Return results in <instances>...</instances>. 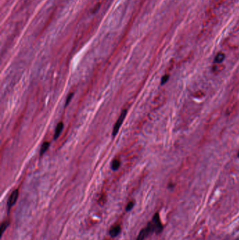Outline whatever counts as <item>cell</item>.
<instances>
[{
  "mask_svg": "<svg viewBox=\"0 0 239 240\" xmlns=\"http://www.w3.org/2000/svg\"><path fill=\"white\" fill-rule=\"evenodd\" d=\"M126 115H127V110H124L121 112V113L119 117L118 118L117 122H116L114 124V126L113 131H112V136L114 137H115L118 133V132H119L121 126L123 122H124L125 118H126Z\"/></svg>",
  "mask_w": 239,
  "mask_h": 240,
  "instance_id": "obj_1",
  "label": "cell"
},
{
  "mask_svg": "<svg viewBox=\"0 0 239 240\" xmlns=\"http://www.w3.org/2000/svg\"><path fill=\"white\" fill-rule=\"evenodd\" d=\"M153 232H155L154 227V225H153L152 223L150 222L149 224L147 225V227L143 228V229L140 232L136 240H145L146 237H147L150 233H152Z\"/></svg>",
  "mask_w": 239,
  "mask_h": 240,
  "instance_id": "obj_2",
  "label": "cell"
},
{
  "mask_svg": "<svg viewBox=\"0 0 239 240\" xmlns=\"http://www.w3.org/2000/svg\"><path fill=\"white\" fill-rule=\"evenodd\" d=\"M152 224L154 227L155 232L159 234V233L161 232L162 230H163V225L161 222V220H160V217L159 213H156L155 215L153 217V220H152Z\"/></svg>",
  "mask_w": 239,
  "mask_h": 240,
  "instance_id": "obj_3",
  "label": "cell"
},
{
  "mask_svg": "<svg viewBox=\"0 0 239 240\" xmlns=\"http://www.w3.org/2000/svg\"><path fill=\"white\" fill-rule=\"evenodd\" d=\"M18 195H19V192H18V190H14L12 193H11V195H10V197H9V200H8L9 209L11 208V207H12L13 205L16 204V202H17V199L18 198Z\"/></svg>",
  "mask_w": 239,
  "mask_h": 240,
  "instance_id": "obj_4",
  "label": "cell"
},
{
  "mask_svg": "<svg viewBox=\"0 0 239 240\" xmlns=\"http://www.w3.org/2000/svg\"><path fill=\"white\" fill-rule=\"evenodd\" d=\"M121 230V228L120 225L113 226L110 230V235L112 237V238H114V237H117L118 235H119Z\"/></svg>",
  "mask_w": 239,
  "mask_h": 240,
  "instance_id": "obj_5",
  "label": "cell"
},
{
  "mask_svg": "<svg viewBox=\"0 0 239 240\" xmlns=\"http://www.w3.org/2000/svg\"><path fill=\"white\" fill-rule=\"evenodd\" d=\"M62 129H63V123L62 122H60V123L58 124L56 128H55V133H54V139H57L59 137V136L61 133Z\"/></svg>",
  "mask_w": 239,
  "mask_h": 240,
  "instance_id": "obj_6",
  "label": "cell"
},
{
  "mask_svg": "<svg viewBox=\"0 0 239 240\" xmlns=\"http://www.w3.org/2000/svg\"><path fill=\"white\" fill-rule=\"evenodd\" d=\"M225 58V55L223 53H219V54H217V56L215 58V63H216L217 64L222 63V62L224 61V60Z\"/></svg>",
  "mask_w": 239,
  "mask_h": 240,
  "instance_id": "obj_7",
  "label": "cell"
},
{
  "mask_svg": "<svg viewBox=\"0 0 239 240\" xmlns=\"http://www.w3.org/2000/svg\"><path fill=\"white\" fill-rule=\"evenodd\" d=\"M121 165V161L119 159H115L112 162V169L113 171H117V169H119Z\"/></svg>",
  "mask_w": 239,
  "mask_h": 240,
  "instance_id": "obj_8",
  "label": "cell"
},
{
  "mask_svg": "<svg viewBox=\"0 0 239 240\" xmlns=\"http://www.w3.org/2000/svg\"><path fill=\"white\" fill-rule=\"evenodd\" d=\"M50 146V143L48 142H44L42 144L40 149V155H43L45 152L47 151V150L48 149V147Z\"/></svg>",
  "mask_w": 239,
  "mask_h": 240,
  "instance_id": "obj_9",
  "label": "cell"
},
{
  "mask_svg": "<svg viewBox=\"0 0 239 240\" xmlns=\"http://www.w3.org/2000/svg\"><path fill=\"white\" fill-rule=\"evenodd\" d=\"M9 225V221H4V222L2 223V224L1 225V232H2V235L3 234L4 232L5 231V230L7 228V227Z\"/></svg>",
  "mask_w": 239,
  "mask_h": 240,
  "instance_id": "obj_10",
  "label": "cell"
},
{
  "mask_svg": "<svg viewBox=\"0 0 239 240\" xmlns=\"http://www.w3.org/2000/svg\"><path fill=\"white\" fill-rule=\"evenodd\" d=\"M134 204H135V203H134V202H133V201H132V202H130L126 206V211H131V210L133 209V207L134 206Z\"/></svg>",
  "mask_w": 239,
  "mask_h": 240,
  "instance_id": "obj_11",
  "label": "cell"
},
{
  "mask_svg": "<svg viewBox=\"0 0 239 240\" xmlns=\"http://www.w3.org/2000/svg\"><path fill=\"white\" fill-rule=\"evenodd\" d=\"M169 75H164L163 77H162V79H161V85H163V84H166V83L168 82V80L169 79Z\"/></svg>",
  "mask_w": 239,
  "mask_h": 240,
  "instance_id": "obj_12",
  "label": "cell"
},
{
  "mask_svg": "<svg viewBox=\"0 0 239 240\" xmlns=\"http://www.w3.org/2000/svg\"><path fill=\"white\" fill-rule=\"evenodd\" d=\"M73 96H74V94H73V93H71V94H69V96H67V101H66V102H65V106L68 105V104L69 103V102H70V101L72 100V98Z\"/></svg>",
  "mask_w": 239,
  "mask_h": 240,
  "instance_id": "obj_13",
  "label": "cell"
},
{
  "mask_svg": "<svg viewBox=\"0 0 239 240\" xmlns=\"http://www.w3.org/2000/svg\"><path fill=\"white\" fill-rule=\"evenodd\" d=\"M105 202H106L105 196H102V197H100V198L99 199V204L100 205H103L105 203Z\"/></svg>",
  "mask_w": 239,
  "mask_h": 240,
  "instance_id": "obj_14",
  "label": "cell"
},
{
  "mask_svg": "<svg viewBox=\"0 0 239 240\" xmlns=\"http://www.w3.org/2000/svg\"><path fill=\"white\" fill-rule=\"evenodd\" d=\"M238 157H239V152H238Z\"/></svg>",
  "mask_w": 239,
  "mask_h": 240,
  "instance_id": "obj_15",
  "label": "cell"
}]
</instances>
